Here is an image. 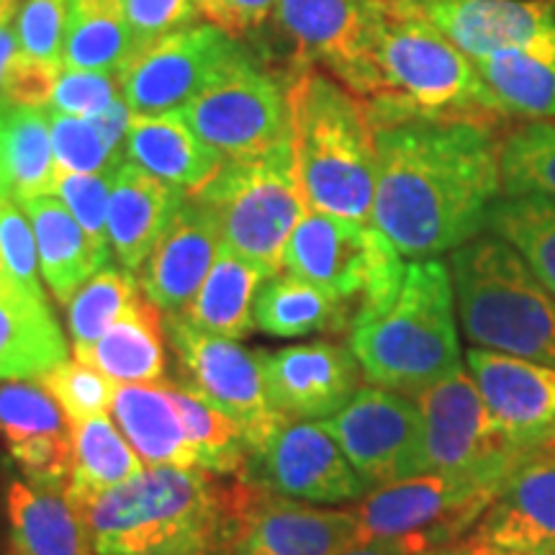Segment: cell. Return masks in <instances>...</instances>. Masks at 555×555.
<instances>
[{"label": "cell", "instance_id": "6da1fadb", "mask_svg": "<svg viewBox=\"0 0 555 555\" xmlns=\"http://www.w3.org/2000/svg\"><path fill=\"white\" fill-rule=\"evenodd\" d=\"M371 224L404 258L453 253L486 232L502 185V137L474 121L404 119L373 127Z\"/></svg>", "mask_w": 555, "mask_h": 555}, {"label": "cell", "instance_id": "7a4b0ae2", "mask_svg": "<svg viewBox=\"0 0 555 555\" xmlns=\"http://www.w3.org/2000/svg\"><path fill=\"white\" fill-rule=\"evenodd\" d=\"M373 93L363 101L373 127L404 119L502 127L476 62L412 0H378L373 26Z\"/></svg>", "mask_w": 555, "mask_h": 555}, {"label": "cell", "instance_id": "3957f363", "mask_svg": "<svg viewBox=\"0 0 555 555\" xmlns=\"http://www.w3.org/2000/svg\"><path fill=\"white\" fill-rule=\"evenodd\" d=\"M350 350L367 384L414 399L461 371L450 266L437 258L406 262L391 294L358 309Z\"/></svg>", "mask_w": 555, "mask_h": 555}, {"label": "cell", "instance_id": "277c9868", "mask_svg": "<svg viewBox=\"0 0 555 555\" xmlns=\"http://www.w3.org/2000/svg\"><path fill=\"white\" fill-rule=\"evenodd\" d=\"M69 502L82 515L95 555L211 551L224 532L227 481L204 468L147 466L129 481Z\"/></svg>", "mask_w": 555, "mask_h": 555}, {"label": "cell", "instance_id": "5b68a950", "mask_svg": "<svg viewBox=\"0 0 555 555\" xmlns=\"http://www.w3.org/2000/svg\"><path fill=\"white\" fill-rule=\"evenodd\" d=\"M291 139L309 208L371 221L376 139L365 103L319 67L291 78Z\"/></svg>", "mask_w": 555, "mask_h": 555}, {"label": "cell", "instance_id": "8992f818", "mask_svg": "<svg viewBox=\"0 0 555 555\" xmlns=\"http://www.w3.org/2000/svg\"><path fill=\"white\" fill-rule=\"evenodd\" d=\"M450 275L470 345L555 367V294L515 247L478 234L450 253Z\"/></svg>", "mask_w": 555, "mask_h": 555}, {"label": "cell", "instance_id": "52a82bcc", "mask_svg": "<svg viewBox=\"0 0 555 555\" xmlns=\"http://www.w3.org/2000/svg\"><path fill=\"white\" fill-rule=\"evenodd\" d=\"M193 198L211 214L221 245L278 275L291 234L309 211L294 139L266 155L224 159Z\"/></svg>", "mask_w": 555, "mask_h": 555}, {"label": "cell", "instance_id": "ba28073f", "mask_svg": "<svg viewBox=\"0 0 555 555\" xmlns=\"http://www.w3.org/2000/svg\"><path fill=\"white\" fill-rule=\"evenodd\" d=\"M180 114L221 157L266 155L291 142V75L240 47Z\"/></svg>", "mask_w": 555, "mask_h": 555}, {"label": "cell", "instance_id": "9c48e42d", "mask_svg": "<svg viewBox=\"0 0 555 555\" xmlns=\"http://www.w3.org/2000/svg\"><path fill=\"white\" fill-rule=\"evenodd\" d=\"M283 268L324 288L358 314L360 307L378 301L399 286L406 262L371 221L309 208L291 234Z\"/></svg>", "mask_w": 555, "mask_h": 555}, {"label": "cell", "instance_id": "30bf717a", "mask_svg": "<svg viewBox=\"0 0 555 555\" xmlns=\"http://www.w3.org/2000/svg\"><path fill=\"white\" fill-rule=\"evenodd\" d=\"M499 486L466 476L420 474L367 491L358 506L365 540H393L414 555L466 540L489 509Z\"/></svg>", "mask_w": 555, "mask_h": 555}, {"label": "cell", "instance_id": "8fae6325", "mask_svg": "<svg viewBox=\"0 0 555 555\" xmlns=\"http://www.w3.org/2000/svg\"><path fill=\"white\" fill-rule=\"evenodd\" d=\"M360 543L356 509L296 502L240 476L227 481L221 555H343Z\"/></svg>", "mask_w": 555, "mask_h": 555}, {"label": "cell", "instance_id": "7c38bea8", "mask_svg": "<svg viewBox=\"0 0 555 555\" xmlns=\"http://www.w3.org/2000/svg\"><path fill=\"white\" fill-rule=\"evenodd\" d=\"M416 404L422 412L425 474L466 476L502 486L527 455L496 425L466 365L422 391Z\"/></svg>", "mask_w": 555, "mask_h": 555}, {"label": "cell", "instance_id": "4fadbf2b", "mask_svg": "<svg viewBox=\"0 0 555 555\" xmlns=\"http://www.w3.org/2000/svg\"><path fill=\"white\" fill-rule=\"evenodd\" d=\"M163 324L183 373L180 384L232 416L245 433L247 450L286 420L268 399L260 352L242 347L240 339L208 335L180 314H165Z\"/></svg>", "mask_w": 555, "mask_h": 555}, {"label": "cell", "instance_id": "5bb4252c", "mask_svg": "<svg viewBox=\"0 0 555 555\" xmlns=\"http://www.w3.org/2000/svg\"><path fill=\"white\" fill-rule=\"evenodd\" d=\"M240 478L278 496L307 504L360 502L367 486L324 422L286 420L260 446L247 450Z\"/></svg>", "mask_w": 555, "mask_h": 555}, {"label": "cell", "instance_id": "9a60e30c", "mask_svg": "<svg viewBox=\"0 0 555 555\" xmlns=\"http://www.w3.org/2000/svg\"><path fill=\"white\" fill-rule=\"evenodd\" d=\"M378 0H278L273 24L291 44V69L319 67L367 101Z\"/></svg>", "mask_w": 555, "mask_h": 555}, {"label": "cell", "instance_id": "2e32d148", "mask_svg": "<svg viewBox=\"0 0 555 555\" xmlns=\"http://www.w3.org/2000/svg\"><path fill=\"white\" fill-rule=\"evenodd\" d=\"M367 491L425 474L422 412L414 397L360 386L347 404L322 420Z\"/></svg>", "mask_w": 555, "mask_h": 555}, {"label": "cell", "instance_id": "e0dca14e", "mask_svg": "<svg viewBox=\"0 0 555 555\" xmlns=\"http://www.w3.org/2000/svg\"><path fill=\"white\" fill-rule=\"evenodd\" d=\"M240 47L214 24H191L139 44L119 73L124 101L134 114L183 111Z\"/></svg>", "mask_w": 555, "mask_h": 555}, {"label": "cell", "instance_id": "ac0fdd59", "mask_svg": "<svg viewBox=\"0 0 555 555\" xmlns=\"http://www.w3.org/2000/svg\"><path fill=\"white\" fill-rule=\"evenodd\" d=\"M0 442L31 486L67 491L73 481V425L37 378L0 384Z\"/></svg>", "mask_w": 555, "mask_h": 555}, {"label": "cell", "instance_id": "d6986e66", "mask_svg": "<svg viewBox=\"0 0 555 555\" xmlns=\"http://www.w3.org/2000/svg\"><path fill=\"white\" fill-rule=\"evenodd\" d=\"M466 367L496 425L525 453L555 448V367L470 347Z\"/></svg>", "mask_w": 555, "mask_h": 555}, {"label": "cell", "instance_id": "ffe728a7", "mask_svg": "<svg viewBox=\"0 0 555 555\" xmlns=\"http://www.w3.org/2000/svg\"><path fill=\"white\" fill-rule=\"evenodd\" d=\"M270 404L291 420H330L363 386V367L350 347L319 343L260 352Z\"/></svg>", "mask_w": 555, "mask_h": 555}, {"label": "cell", "instance_id": "44dd1931", "mask_svg": "<svg viewBox=\"0 0 555 555\" xmlns=\"http://www.w3.org/2000/svg\"><path fill=\"white\" fill-rule=\"evenodd\" d=\"M470 538L504 555L555 553V448L512 468Z\"/></svg>", "mask_w": 555, "mask_h": 555}, {"label": "cell", "instance_id": "7402d4cb", "mask_svg": "<svg viewBox=\"0 0 555 555\" xmlns=\"http://www.w3.org/2000/svg\"><path fill=\"white\" fill-rule=\"evenodd\" d=\"M470 60L555 34V0H412Z\"/></svg>", "mask_w": 555, "mask_h": 555}, {"label": "cell", "instance_id": "603a6c76", "mask_svg": "<svg viewBox=\"0 0 555 555\" xmlns=\"http://www.w3.org/2000/svg\"><path fill=\"white\" fill-rule=\"evenodd\" d=\"M219 249L221 237L211 214L196 198L185 196L168 232L139 270V288L159 311L178 314L204 286Z\"/></svg>", "mask_w": 555, "mask_h": 555}, {"label": "cell", "instance_id": "cb8c5ba5", "mask_svg": "<svg viewBox=\"0 0 555 555\" xmlns=\"http://www.w3.org/2000/svg\"><path fill=\"white\" fill-rule=\"evenodd\" d=\"M185 196L189 193L155 178L131 159H124L108 201L111 253L124 270L134 275L142 270Z\"/></svg>", "mask_w": 555, "mask_h": 555}, {"label": "cell", "instance_id": "d4e9b609", "mask_svg": "<svg viewBox=\"0 0 555 555\" xmlns=\"http://www.w3.org/2000/svg\"><path fill=\"white\" fill-rule=\"evenodd\" d=\"M124 150L131 163L189 196H196L227 159L208 147L180 111L131 116Z\"/></svg>", "mask_w": 555, "mask_h": 555}, {"label": "cell", "instance_id": "484cf974", "mask_svg": "<svg viewBox=\"0 0 555 555\" xmlns=\"http://www.w3.org/2000/svg\"><path fill=\"white\" fill-rule=\"evenodd\" d=\"M67 356V339L47 296L0 278V380L39 378Z\"/></svg>", "mask_w": 555, "mask_h": 555}, {"label": "cell", "instance_id": "4316f807", "mask_svg": "<svg viewBox=\"0 0 555 555\" xmlns=\"http://www.w3.org/2000/svg\"><path fill=\"white\" fill-rule=\"evenodd\" d=\"M75 358L116 384H159L168 378L163 314L142 291L95 343L75 347Z\"/></svg>", "mask_w": 555, "mask_h": 555}, {"label": "cell", "instance_id": "83f0119b", "mask_svg": "<svg viewBox=\"0 0 555 555\" xmlns=\"http://www.w3.org/2000/svg\"><path fill=\"white\" fill-rule=\"evenodd\" d=\"M21 206L37 237L41 278L54 298L67 307L69 298L106 268L111 258L90 242L86 229L57 196H37Z\"/></svg>", "mask_w": 555, "mask_h": 555}, {"label": "cell", "instance_id": "f1b7e54d", "mask_svg": "<svg viewBox=\"0 0 555 555\" xmlns=\"http://www.w3.org/2000/svg\"><path fill=\"white\" fill-rule=\"evenodd\" d=\"M474 62L502 119H555V34Z\"/></svg>", "mask_w": 555, "mask_h": 555}, {"label": "cell", "instance_id": "f546056e", "mask_svg": "<svg viewBox=\"0 0 555 555\" xmlns=\"http://www.w3.org/2000/svg\"><path fill=\"white\" fill-rule=\"evenodd\" d=\"M111 414L144 466L198 468L196 448L163 384H119Z\"/></svg>", "mask_w": 555, "mask_h": 555}, {"label": "cell", "instance_id": "4dcf8cb0", "mask_svg": "<svg viewBox=\"0 0 555 555\" xmlns=\"http://www.w3.org/2000/svg\"><path fill=\"white\" fill-rule=\"evenodd\" d=\"M5 509L11 547L18 555H95L82 515L65 491L11 481Z\"/></svg>", "mask_w": 555, "mask_h": 555}, {"label": "cell", "instance_id": "1f68e13d", "mask_svg": "<svg viewBox=\"0 0 555 555\" xmlns=\"http://www.w3.org/2000/svg\"><path fill=\"white\" fill-rule=\"evenodd\" d=\"M268 278L260 266L221 245L204 286L178 314L208 335L245 339L255 330V298Z\"/></svg>", "mask_w": 555, "mask_h": 555}, {"label": "cell", "instance_id": "d6a6232c", "mask_svg": "<svg viewBox=\"0 0 555 555\" xmlns=\"http://www.w3.org/2000/svg\"><path fill=\"white\" fill-rule=\"evenodd\" d=\"M356 309L304 278L270 275L255 298V327L270 337H307L317 332H350Z\"/></svg>", "mask_w": 555, "mask_h": 555}, {"label": "cell", "instance_id": "836d02e7", "mask_svg": "<svg viewBox=\"0 0 555 555\" xmlns=\"http://www.w3.org/2000/svg\"><path fill=\"white\" fill-rule=\"evenodd\" d=\"M134 50L121 0H69L65 67L119 75Z\"/></svg>", "mask_w": 555, "mask_h": 555}, {"label": "cell", "instance_id": "e575fe53", "mask_svg": "<svg viewBox=\"0 0 555 555\" xmlns=\"http://www.w3.org/2000/svg\"><path fill=\"white\" fill-rule=\"evenodd\" d=\"M144 468V461L108 414H95L73 425V481L65 496L106 491L142 474Z\"/></svg>", "mask_w": 555, "mask_h": 555}, {"label": "cell", "instance_id": "d590c367", "mask_svg": "<svg viewBox=\"0 0 555 555\" xmlns=\"http://www.w3.org/2000/svg\"><path fill=\"white\" fill-rule=\"evenodd\" d=\"M3 142L13 201L24 204L37 196H54L57 159L52 147L50 111L9 106Z\"/></svg>", "mask_w": 555, "mask_h": 555}, {"label": "cell", "instance_id": "8d00e7d4", "mask_svg": "<svg viewBox=\"0 0 555 555\" xmlns=\"http://www.w3.org/2000/svg\"><path fill=\"white\" fill-rule=\"evenodd\" d=\"M159 384L165 386L170 401L176 404L185 433L196 448L198 468L214 476L245 474L247 440L237 422L180 380L176 384V380L165 378Z\"/></svg>", "mask_w": 555, "mask_h": 555}, {"label": "cell", "instance_id": "74e56055", "mask_svg": "<svg viewBox=\"0 0 555 555\" xmlns=\"http://www.w3.org/2000/svg\"><path fill=\"white\" fill-rule=\"evenodd\" d=\"M486 229L515 247L543 286L555 294V198L540 193H504L491 206Z\"/></svg>", "mask_w": 555, "mask_h": 555}, {"label": "cell", "instance_id": "f35d334b", "mask_svg": "<svg viewBox=\"0 0 555 555\" xmlns=\"http://www.w3.org/2000/svg\"><path fill=\"white\" fill-rule=\"evenodd\" d=\"M502 185L506 196L555 198V119L525 121L502 137Z\"/></svg>", "mask_w": 555, "mask_h": 555}, {"label": "cell", "instance_id": "ab89813d", "mask_svg": "<svg viewBox=\"0 0 555 555\" xmlns=\"http://www.w3.org/2000/svg\"><path fill=\"white\" fill-rule=\"evenodd\" d=\"M142 294L137 286V275L119 268H101L78 294L67 301V330L75 347L95 343L131 301Z\"/></svg>", "mask_w": 555, "mask_h": 555}, {"label": "cell", "instance_id": "60d3db41", "mask_svg": "<svg viewBox=\"0 0 555 555\" xmlns=\"http://www.w3.org/2000/svg\"><path fill=\"white\" fill-rule=\"evenodd\" d=\"M52 147L62 172H106L121 168L127 152L116 150L99 121L50 111Z\"/></svg>", "mask_w": 555, "mask_h": 555}, {"label": "cell", "instance_id": "b9f144b4", "mask_svg": "<svg viewBox=\"0 0 555 555\" xmlns=\"http://www.w3.org/2000/svg\"><path fill=\"white\" fill-rule=\"evenodd\" d=\"M37 380L57 399L69 425L90 420L95 414H106L116 397V380L103 376L99 367L82 363L78 358L54 365Z\"/></svg>", "mask_w": 555, "mask_h": 555}, {"label": "cell", "instance_id": "7bdbcfd3", "mask_svg": "<svg viewBox=\"0 0 555 555\" xmlns=\"http://www.w3.org/2000/svg\"><path fill=\"white\" fill-rule=\"evenodd\" d=\"M116 172H119V168L106 172L57 170V180H54V196L73 211V217L86 229L90 242L108 258L114 255L108 240V201Z\"/></svg>", "mask_w": 555, "mask_h": 555}, {"label": "cell", "instance_id": "ee69618b", "mask_svg": "<svg viewBox=\"0 0 555 555\" xmlns=\"http://www.w3.org/2000/svg\"><path fill=\"white\" fill-rule=\"evenodd\" d=\"M69 21V0H24L16 13L21 52L41 62L62 65Z\"/></svg>", "mask_w": 555, "mask_h": 555}, {"label": "cell", "instance_id": "f6af8a7d", "mask_svg": "<svg viewBox=\"0 0 555 555\" xmlns=\"http://www.w3.org/2000/svg\"><path fill=\"white\" fill-rule=\"evenodd\" d=\"M0 260L9 281L37 296H47L39 281V249L31 221L18 201L0 204Z\"/></svg>", "mask_w": 555, "mask_h": 555}, {"label": "cell", "instance_id": "bcb514c9", "mask_svg": "<svg viewBox=\"0 0 555 555\" xmlns=\"http://www.w3.org/2000/svg\"><path fill=\"white\" fill-rule=\"evenodd\" d=\"M116 99H121L119 75L65 67L57 86H54L50 111L93 119V116H101Z\"/></svg>", "mask_w": 555, "mask_h": 555}, {"label": "cell", "instance_id": "7dc6e473", "mask_svg": "<svg viewBox=\"0 0 555 555\" xmlns=\"http://www.w3.org/2000/svg\"><path fill=\"white\" fill-rule=\"evenodd\" d=\"M62 69H65L62 65H52V62H41L18 52L3 78L0 99L18 108H50Z\"/></svg>", "mask_w": 555, "mask_h": 555}, {"label": "cell", "instance_id": "c3c4849f", "mask_svg": "<svg viewBox=\"0 0 555 555\" xmlns=\"http://www.w3.org/2000/svg\"><path fill=\"white\" fill-rule=\"evenodd\" d=\"M137 47L196 24L198 0H121Z\"/></svg>", "mask_w": 555, "mask_h": 555}, {"label": "cell", "instance_id": "681fc988", "mask_svg": "<svg viewBox=\"0 0 555 555\" xmlns=\"http://www.w3.org/2000/svg\"><path fill=\"white\" fill-rule=\"evenodd\" d=\"M278 0H198V11L208 24L240 39L258 31L273 16Z\"/></svg>", "mask_w": 555, "mask_h": 555}, {"label": "cell", "instance_id": "f907efd6", "mask_svg": "<svg viewBox=\"0 0 555 555\" xmlns=\"http://www.w3.org/2000/svg\"><path fill=\"white\" fill-rule=\"evenodd\" d=\"M21 52L18 47V34H16V18H9L0 24V88H3V78L9 73L11 62L16 60Z\"/></svg>", "mask_w": 555, "mask_h": 555}, {"label": "cell", "instance_id": "816d5d0a", "mask_svg": "<svg viewBox=\"0 0 555 555\" xmlns=\"http://www.w3.org/2000/svg\"><path fill=\"white\" fill-rule=\"evenodd\" d=\"M343 555H414V553L406 551L404 545L393 543V540H365V543L350 547V551Z\"/></svg>", "mask_w": 555, "mask_h": 555}, {"label": "cell", "instance_id": "f5cc1de1", "mask_svg": "<svg viewBox=\"0 0 555 555\" xmlns=\"http://www.w3.org/2000/svg\"><path fill=\"white\" fill-rule=\"evenodd\" d=\"M5 111H9V103L0 99V204L11 201V185L9 176H5V142H3V129H5Z\"/></svg>", "mask_w": 555, "mask_h": 555}, {"label": "cell", "instance_id": "db71d44e", "mask_svg": "<svg viewBox=\"0 0 555 555\" xmlns=\"http://www.w3.org/2000/svg\"><path fill=\"white\" fill-rule=\"evenodd\" d=\"M422 555H478V543L468 535L466 540H457V543L433 547V551H427Z\"/></svg>", "mask_w": 555, "mask_h": 555}, {"label": "cell", "instance_id": "11a10c76", "mask_svg": "<svg viewBox=\"0 0 555 555\" xmlns=\"http://www.w3.org/2000/svg\"><path fill=\"white\" fill-rule=\"evenodd\" d=\"M18 13V0H0V24L9 18H16Z\"/></svg>", "mask_w": 555, "mask_h": 555}, {"label": "cell", "instance_id": "9f6ffc18", "mask_svg": "<svg viewBox=\"0 0 555 555\" xmlns=\"http://www.w3.org/2000/svg\"><path fill=\"white\" fill-rule=\"evenodd\" d=\"M206 551H191V547H168V551H152L142 555H204Z\"/></svg>", "mask_w": 555, "mask_h": 555}, {"label": "cell", "instance_id": "6f0895ef", "mask_svg": "<svg viewBox=\"0 0 555 555\" xmlns=\"http://www.w3.org/2000/svg\"><path fill=\"white\" fill-rule=\"evenodd\" d=\"M478 555H504V553H496V551H491V547L478 545Z\"/></svg>", "mask_w": 555, "mask_h": 555}, {"label": "cell", "instance_id": "680465c9", "mask_svg": "<svg viewBox=\"0 0 555 555\" xmlns=\"http://www.w3.org/2000/svg\"><path fill=\"white\" fill-rule=\"evenodd\" d=\"M204 555H221V551H219V545H217V547H211V551H206Z\"/></svg>", "mask_w": 555, "mask_h": 555}, {"label": "cell", "instance_id": "91938a15", "mask_svg": "<svg viewBox=\"0 0 555 555\" xmlns=\"http://www.w3.org/2000/svg\"><path fill=\"white\" fill-rule=\"evenodd\" d=\"M5 273H3V260H0V278H3Z\"/></svg>", "mask_w": 555, "mask_h": 555}, {"label": "cell", "instance_id": "94428289", "mask_svg": "<svg viewBox=\"0 0 555 555\" xmlns=\"http://www.w3.org/2000/svg\"><path fill=\"white\" fill-rule=\"evenodd\" d=\"M9 555H18V553H16V551H13V547H11V553H9Z\"/></svg>", "mask_w": 555, "mask_h": 555}, {"label": "cell", "instance_id": "6125c7cd", "mask_svg": "<svg viewBox=\"0 0 555 555\" xmlns=\"http://www.w3.org/2000/svg\"><path fill=\"white\" fill-rule=\"evenodd\" d=\"M540 555H555V553H540Z\"/></svg>", "mask_w": 555, "mask_h": 555}]
</instances>
